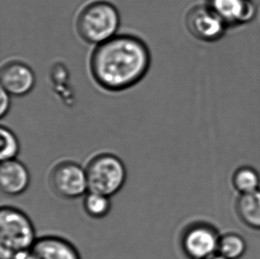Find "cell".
<instances>
[{"label": "cell", "mask_w": 260, "mask_h": 259, "mask_svg": "<svg viewBox=\"0 0 260 259\" xmlns=\"http://www.w3.org/2000/svg\"><path fill=\"white\" fill-rule=\"evenodd\" d=\"M151 57L146 43L135 36L113 37L97 46L90 68L94 80L108 91H123L145 77Z\"/></svg>", "instance_id": "obj_1"}, {"label": "cell", "mask_w": 260, "mask_h": 259, "mask_svg": "<svg viewBox=\"0 0 260 259\" xmlns=\"http://www.w3.org/2000/svg\"><path fill=\"white\" fill-rule=\"evenodd\" d=\"M35 228L26 214L14 207L0 210V259H21L35 244Z\"/></svg>", "instance_id": "obj_2"}, {"label": "cell", "mask_w": 260, "mask_h": 259, "mask_svg": "<svg viewBox=\"0 0 260 259\" xmlns=\"http://www.w3.org/2000/svg\"><path fill=\"white\" fill-rule=\"evenodd\" d=\"M119 24V13L116 7L106 1H96L81 11L77 28L85 41L100 45L116 36Z\"/></svg>", "instance_id": "obj_3"}, {"label": "cell", "mask_w": 260, "mask_h": 259, "mask_svg": "<svg viewBox=\"0 0 260 259\" xmlns=\"http://www.w3.org/2000/svg\"><path fill=\"white\" fill-rule=\"evenodd\" d=\"M88 191L110 196L122 189L126 180V170L123 161L111 154L96 155L85 169Z\"/></svg>", "instance_id": "obj_4"}, {"label": "cell", "mask_w": 260, "mask_h": 259, "mask_svg": "<svg viewBox=\"0 0 260 259\" xmlns=\"http://www.w3.org/2000/svg\"><path fill=\"white\" fill-rule=\"evenodd\" d=\"M185 22L190 34L203 42H217L229 28L224 20L208 4L192 7L186 14Z\"/></svg>", "instance_id": "obj_5"}, {"label": "cell", "mask_w": 260, "mask_h": 259, "mask_svg": "<svg viewBox=\"0 0 260 259\" xmlns=\"http://www.w3.org/2000/svg\"><path fill=\"white\" fill-rule=\"evenodd\" d=\"M51 186L58 196L76 199L88 191L85 169L73 161H62L51 173Z\"/></svg>", "instance_id": "obj_6"}, {"label": "cell", "mask_w": 260, "mask_h": 259, "mask_svg": "<svg viewBox=\"0 0 260 259\" xmlns=\"http://www.w3.org/2000/svg\"><path fill=\"white\" fill-rule=\"evenodd\" d=\"M219 238L211 225L192 224L183 234L181 247L190 259H206L218 253Z\"/></svg>", "instance_id": "obj_7"}, {"label": "cell", "mask_w": 260, "mask_h": 259, "mask_svg": "<svg viewBox=\"0 0 260 259\" xmlns=\"http://www.w3.org/2000/svg\"><path fill=\"white\" fill-rule=\"evenodd\" d=\"M2 89L13 96H24L35 86L36 77L33 70L21 61H10L5 64L0 73Z\"/></svg>", "instance_id": "obj_8"}, {"label": "cell", "mask_w": 260, "mask_h": 259, "mask_svg": "<svg viewBox=\"0 0 260 259\" xmlns=\"http://www.w3.org/2000/svg\"><path fill=\"white\" fill-rule=\"evenodd\" d=\"M207 4L229 27L247 24L256 15L253 0H207Z\"/></svg>", "instance_id": "obj_9"}, {"label": "cell", "mask_w": 260, "mask_h": 259, "mask_svg": "<svg viewBox=\"0 0 260 259\" xmlns=\"http://www.w3.org/2000/svg\"><path fill=\"white\" fill-rule=\"evenodd\" d=\"M21 259H81L71 242L58 236L37 239L31 249Z\"/></svg>", "instance_id": "obj_10"}, {"label": "cell", "mask_w": 260, "mask_h": 259, "mask_svg": "<svg viewBox=\"0 0 260 259\" xmlns=\"http://www.w3.org/2000/svg\"><path fill=\"white\" fill-rule=\"evenodd\" d=\"M30 182V176L26 166L16 159L1 161L0 187L7 196H15L24 193Z\"/></svg>", "instance_id": "obj_11"}, {"label": "cell", "mask_w": 260, "mask_h": 259, "mask_svg": "<svg viewBox=\"0 0 260 259\" xmlns=\"http://www.w3.org/2000/svg\"><path fill=\"white\" fill-rule=\"evenodd\" d=\"M236 213L248 228L260 230V189L241 195L236 202Z\"/></svg>", "instance_id": "obj_12"}, {"label": "cell", "mask_w": 260, "mask_h": 259, "mask_svg": "<svg viewBox=\"0 0 260 259\" xmlns=\"http://www.w3.org/2000/svg\"><path fill=\"white\" fill-rule=\"evenodd\" d=\"M245 240L236 233H228L219 238L218 253L228 259H239L245 254Z\"/></svg>", "instance_id": "obj_13"}, {"label": "cell", "mask_w": 260, "mask_h": 259, "mask_svg": "<svg viewBox=\"0 0 260 259\" xmlns=\"http://www.w3.org/2000/svg\"><path fill=\"white\" fill-rule=\"evenodd\" d=\"M233 185L241 195L253 192L259 189V174L252 167H249V166L240 167L234 173Z\"/></svg>", "instance_id": "obj_14"}, {"label": "cell", "mask_w": 260, "mask_h": 259, "mask_svg": "<svg viewBox=\"0 0 260 259\" xmlns=\"http://www.w3.org/2000/svg\"><path fill=\"white\" fill-rule=\"evenodd\" d=\"M84 208L85 212L92 218H102L109 213L111 203L109 196L89 192L84 201Z\"/></svg>", "instance_id": "obj_15"}, {"label": "cell", "mask_w": 260, "mask_h": 259, "mask_svg": "<svg viewBox=\"0 0 260 259\" xmlns=\"http://www.w3.org/2000/svg\"><path fill=\"white\" fill-rule=\"evenodd\" d=\"M1 136V161L14 160L20 151V144L17 137L10 129L2 126L0 129Z\"/></svg>", "instance_id": "obj_16"}, {"label": "cell", "mask_w": 260, "mask_h": 259, "mask_svg": "<svg viewBox=\"0 0 260 259\" xmlns=\"http://www.w3.org/2000/svg\"><path fill=\"white\" fill-rule=\"evenodd\" d=\"M0 102H1V107H0V116L1 117L7 115L9 109H10V94L5 91L4 89L1 88V98H0Z\"/></svg>", "instance_id": "obj_17"}, {"label": "cell", "mask_w": 260, "mask_h": 259, "mask_svg": "<svg viewBox=\"0 0 260 259\" xmlns=\"http://www.w3.org/2000/svg\"><path fill=\"white\" fill-rule=\"evenodd\" d=\"M206 259H228L225 258V257H224V256H221V255H219L218 253H217V254H215V255H213V256H210V257H208V258Z\"/></svg>", "instance_id": "obj_18"}]
</instances>
